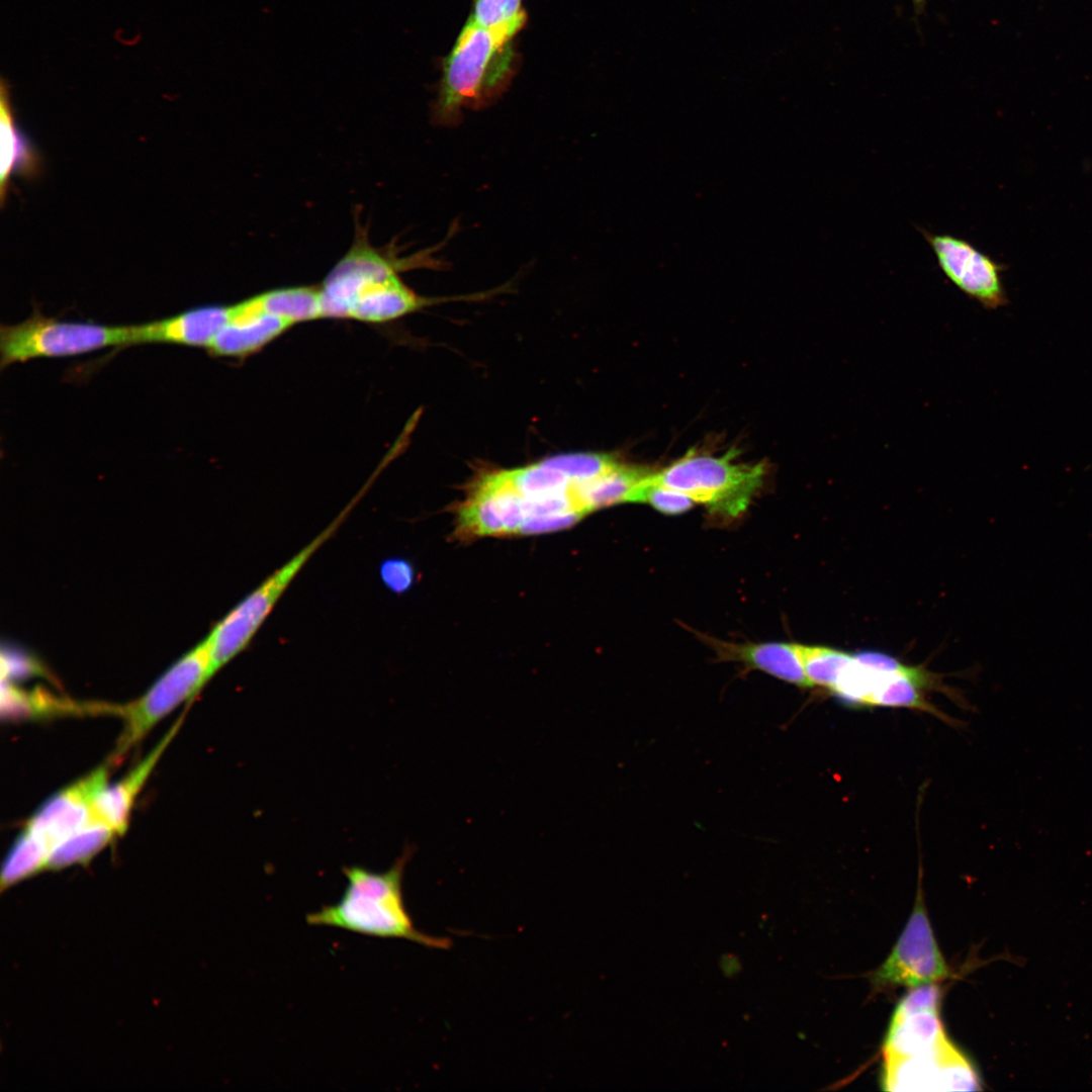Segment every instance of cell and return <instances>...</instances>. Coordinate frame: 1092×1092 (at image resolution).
I'll list each match as a JSON object with an SVG mask.
<instances>
[{"mask_svg": "<svg viewBox=\"0 0 1092 1092\" xmlns=\"http://www.w3.org/2000/svg\"><path fill=\"white\" fill-rule=\"evenodd\" d=\"M457 226L453 223L438 245L404 258L375 249L365 234H358L349 252L320 287L323 317L385 323L452 299L419 295L402 282L398 273L414 268L443 269L446 263L435 254L455 235Z\"/></svg>", "mask_w": 1092, "mask_h": 1092, "instance_id": "1", "label": "cell"}, {"mask_svg": "<svg viewBox=\"0 0 1092 1092\" xmlns=\"http://www.w3.org/2000/svg\"><path fill=\"white\" fill-rule=\"evenodd\" d=\"M512 27L484 28L466 21L443 59L442 76L432 105L437 125L454 126L464 109L493 103L508 89L519 66Z\"/></svg>", "mask_w": 1092, "mask_h": 1092, "instance_id": "2", "label": "cell"}, {"mask_svg": "<svg viewBox=\"0 0 1092 1092\" xmlns=\"http://www.w3.org/2000/svg\"><path fill=\"white\" fill-rule=\"evenodd\" d=\"M407 858L408 854L403 853L385 872L362 867L344 869L347 886L341 899L307 914V924L381 938L407 939L431 948H449V938L420 931L406 910L402 877Z\"/></svg>", "mask_w": 1092, "mask_h": 1092, "instance_id": "3", "label": "cell"}, {"mask_svg": "<svg viewBox=\"0 0 1092 1092\" xmlns=\"http://www.w3.org/2000/svg\"><path fill=\"white\" fill-rule=\"evenodd\" d=\"M736 451L723 456L689 452L669 466L651 471L650 482L673 488L726 518L742 514L761 486V463L735 462Z\"/></svg>", "mask_w": 1092, "mask_h": 1092, "instance_id": "4", "label": "cell"}, {"mask_svg": "<svg viewBox=\"0 0 1092 1092\" xmlns=\"http://www.w3.org/2000/svg\"><path fill=\"white\" fill-rule=\"evenodd\" d=\"M133 326H109L49 317L37 309L22 323L1 325L0 366L36 358L77 356L107 347L132 346Z\"/></svg>", "mask_w": 1092, "mask_h": 1092, "instance_id": "5", "label": "cell"}, {"mask_svg": "<svg viewBox=\"0 0 1092 1092\" xmlns=\"http://www.w3.org/2000/svg\"><path fill=\"white\" fill-rule=\"evenodd\" d=\"M346 513L270 574L213 627L206 637L210 648V677L248 646L284 590L312 554L333 535Z\"/></svg>", "mask_w": 1092, "mask_h": 1092, "instance_id": "6", "label": "cell"}, {"mask_svg": "<svg viewBox=\"0 0 1092 1092\" xmlns=\"http://www.w3.org/2000/svg\"><path fill=\"white\" fill-rule=\"evenodd\" d=\"M210 648L205 638L174 663L142 697L118 707L123 729L111 761L121 758L178 705L191 701L210 677Z\"/></svg>", "mask_w": 1092, "mask_h": 1092, "instance_id": "7", "label": "cell"}, {"mask_svg": "<svg viewBox=\"0 0 1092 1092\" xmlns=\"http://www.w3.org/2000/svg\"><path fill=\"white\" fill-rule=\"evenodd\" d=\"M949 976L948 967L935 940L921 891L899 939L885 962L875 971L876 987L904 985L918 987Z\"/></svg>", "mask_w": 1092, "mask_h": 1092, "instance_id": "8", "label": "cell"}, {"mask_svg": "<svg viewBox=\"0 0 1092 1092\" xmlns=\"http://www.w3.org/2000/svg\"><path fill=\"white\" fill-rule=\"evenodd\" d=\"M883 1089L891 1091L981 1090L974 1065L946 1039L922 1055L884 1059Z\"/></svg>", "mask_w": 1092, "mask_h": 1092, "instance_id": "9", "label": "cell"}, {"mask_svg": "<svg viewBox=\"0 0 1092 1092\" xmlns=\"http://www.w3.org/2000/svg\"><path fill=\"white\" fill-rule=\"evenodd\" d=\"M920 233L931 247L946 278L984 308L997 309L1008 303L1001 278L1005 267L969 241L949 235Z\"/></svg>", "mask_w": 1092, "mask_h": 1092, "instance_id": "10", "label": "cell"}, {"mask_svg": "<svg viewBox=\"0 0 1092 1092\" xmlns=\"http://www.w3.org/2000/svg\"><path fill=\"white\" fill-rule=\"evenodd\" d=\"M526 519L521 494L500 469L488 470L468 486L466 498L457 509L455 533L467 539L517 535Z\"/></svg>", "mask_w": 1092, "mask_h": 1092, "instance_id": "11", "label": "cell"}, {"mask_svg": "<svg viewBox=\"0 0 1092 1092\" xmlns=\"http://www.w3.org/2000/svg\"><path fill=\"white\" fill-rule=\"evenodd\" d=\"M940 996L932 983L914 987L898 1002L884 1039V1059L926 1054L948 1039L939 1015Z\"/></svg>", "mask_w": 1092, "mask_h": 1092, "instance_id": "12", "label": "cell"}, {"mask_svg": "<svg viewBox=\"0 0 1092 1092\" xmlns=\"http://www.w3.org/2000/svg\"><path fill=\"white\" fill-rule=\"evenodd\" d=\"M109 768V764L101 765L59 791L29 819L25 827L50 852L60 841L95 820L94 803L108 785Z\"/></svg>", "mask_w": 1092, "mask_h": 1092, "instance_id": "13", "label": "cell"}, {"mask_svg": "<svg viewBox=\"0 0 1092 1092\" xmlns=\"http://www.w3.org/2000/svg\"><path fill=\"white\" fill-rule=\"evenodd\" d=\"M292 324L274 314L261 294L232 305L228 324L207 348L212 356L244 357L263 348Z\"/></svg>", "mask_w": 1092, "mask_h": 1092, "instance_id": "14", "label": "cell"}, {"mask_svg": "<svg viewBox=\"0 0 1092 1092\" xmlns=\"http://www.w3.org/2000/svg\"><path fill=\"white\" fill-rule=\"evenodd\" d=\"M232 305H208L142 325H133V345L175 344L207 349L228 324Z\"/></svg>", "mask_w": 1092, "mask_h": 1092, "instance_id": "15", "label": "cell"}, {"mask_svg": "<svg viewBox=\"0 0 1092 1092\" xmlns=\"http://www.w3.org/2000/svg\"><path fill=\"white\" fill-rule=\"evenodd\" d=\"M721 661L741 663L799 688H810L799 644L788 642L733 643L708 638Z\"/></svg>", "mask_w": 1092, "mask_h": 1092, "instance_id": "16", "label": "cell"}, {"mask_svg": "<svg viewBox=\"0 0 1092 1092\" xmlns=\"http://www.w3.org/2000/svg\"><path fill=\"white\" fill-rule=\"evenodd\" d=\"M182 723V717L172 725L163 738L133 768L112 786L107 785L97 796L94 803L95 820L111 827L117 835L123 834L129 823V816L138 795L158 763L163 752L176 735Z\"/></svg>", "mask_w": 1092, "mask_h": 1092, "instance_id": "17", "label": "cell"}, {"mask_svg": "<svg viewBox=\"0 0 1092 1092\" xmlns=\"http://www.w3.org/2000/svg\"><path fill=\"white\" fill-rule=\"evenodd\" d=\"M0 196L3 203L11 174L17 171L24 176H33L39 164L37 155L15 125L4 84L0 101Z\"/></svg>", "mask_w": 1092, "mask_h": 1092, "instance_id": "18", "label": "cell"}, {"mask_svg": "<svg viewBox=\"0 0 1092 1092\" xmlns=\"http://www.w3.org/2000/svg\"><path fill=\"white\" fill-rule=\"evenodd\" d=\"M650 472L621 462L618 467L598 479L578 484V502L586 514L613 505L630 503L635 489Z\"/></svg>", "mask_w": 1092, "mask_h": 1092, "instance_id": "19", "label": "cell"}, {"mask_svg": "<svg viewBox=\"0 0 1092 1092\" xmlns=\"http://www.w3.org/2000/svg\"><path fill=\"white\" fill-rule=\"evenodd\" d=\"M925 671L907 667L880 675L867 706L904 707L930 710L921 689L928 681Z\"/></svg>", "mask_w": 1092, "mask_h": 1092, "instance_id": "20", "label": "cell"}, {"mask_svg": "<svg viewBox=\"0 0 1092 1092\" xmlns=\"http://www.w3.org/2000/svg\"><path fill=\"white\" fill-rule=\"evenodd\" d=\"M115 831L100 821H91L72 833L51 850L47 869L59 870L71 864L85 863L103 849Z\"/></svg>", "mask_w": 1092, "mask_h": 1092, "instance_id": "21", "label": "cell"}, {"mask_svg": "<svg viewBox=\"0 0 1092 1092\" xmlns=\"http://www.w3.org/2000/svg\"><path fill=\"white\" fill-rule=\"evenodd\" d=\"M265 306L292 325L323 317L321 288L300 286L261 293Z\"/></svg>", "mask_w": 1092, "mask_h": 1092, "instance_id": "22", "label": "cell"}, {"mask_svg": "<svg viewBox=\"0 0 1092 1092\" xmlns=\"http://www.w3.org/2000/svg\"><path fill=\"white\" fill-rule=\"evenodd\" d=\"M49 854V847L24 827L4 862L2 885L9 886L47 869Z\"/></svg>", "mask_w": 1092, "mask_h": 1092, "instance_id": "23", "label": "cell"}, {"mask_svg": "<svg viewBox=\"0 0 1092 1092\" xmlns=\"http://www.w3.org/2000/svg\"><path fill=\"white\" fill-rule=\"evenodd\" d=\"M799 648L810 688L817 686L830 691L854 655L827 646L799 644Z\"/></svg>", "mask_w": 1092, "mask_h": 1092, "instance_id": "24", "label": "cell"}, {"mask_svg": "<svg viewBox=\"0 0 1092 1092\" xmlns=\"http://www.w3.org/2000/svg\"><path fill=\"white\" fill-rule=\"evenodd\" d=\"M467 20L484 28L512 27L521 31L527 13L522 0H474Z\"/></svg>", "mask_w": 1092, "mask_h": 1092, "instance_id": "25", "label": "cell"}, {"mask_svg": "<svg viewBox=\"0 0 1092 1092\" xmlns=\"http://www.w3.org/2000/svg\"><path fill=\"white\" fill-rule=\"evenodd\" d=\"M648 475L639 483L630 503H646L655 510L668 515L685 513L694 506L695 502L689 495L679 490L650 482Z\"/></svg>", "mask_w": 1092, "mask_h": 1092, "instance_id": "26", "label": "cell"}, {"mask_svg": "<svg viewBox=\"0 0 1092 1092\" xmlns=\"http://www.w3.org/2000/svg\"><path fill=\"white\" fill-rule=\"evenodd\" d=\"M585 515L579 512H566L554 515L530 517L520 526L517 535L528 536L552 533L570 528Z\"/></svg>", "mask_w": 1092, "mask_h": 1092, "instance_id": "27", "label": "cell"}, {"mask_svg": "<svg viewBox=\"0 0 1092 1092\" xmlns=\"http://www.w3.org/2000/svg\"><path fill=\"white\" fill-rule=\"evenodd\" d=\"M380 576L389 590L400 594L411 588L415 572L412 564L406 560L390 558L381 564Z\"/></svg>", "mask_w": 1092, "mask_h": 1092, "instance_id": "28", "label": "cell"}]
</instances>
